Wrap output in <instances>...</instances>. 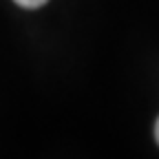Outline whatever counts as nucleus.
<instances>
[{
	"label": "nucleus",
	"instance_id": "nucleus-2",
	"mask_svg": "<svg viewBox=\"0 0 159 159\" xmlns=\"http://www.w3.org/2000/svg\"><path fill=\"white\" fill-rule=\"evenodd\" d=\"M155 139H157V144H159V119H157V124H155Z\"/></svg>",
	"mask_w": 159,
	"mask_h": 159
},
{
	"label": "nucleus",
	"instance_id": "nucleus-1",
	"mask_svg": "<svg viewBox=\"0 0 159 159\" xmlns=\"http://www.w3.org/2000/svg\"><path fill=\"white\" fill-rule=\"evenodd\" d=\"M13 2L20 5V7H25V9H38V7L47 5L49 0H13Z\"/></svg>",
	"mask_w": 159,
	"mask_h": 159
}]
</instances>
